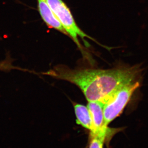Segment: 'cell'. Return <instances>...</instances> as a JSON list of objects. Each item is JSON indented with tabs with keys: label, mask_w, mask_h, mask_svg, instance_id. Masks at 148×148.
<instances>
[{
	"label": "cell",
	"mask_w": 148,
	"mask_h": 148,
	"mask_svg": "<svg viewBox=\"0 0 148 148\" xmlns=\"http://www.w3.org/2000/svg\"><path fill=\"white\" fill-rule=\"evenodd\" d=\"M140 72V66H137L109 69H72L59 65L42 74L71 83L81 90L88 101L103 104L120 88L133 82Z\"/></svg>",
	"instance_id": "6da1fadb"
},
{
	"label": "cell",
	"mask_w": 148,
	"mask_h": 148,
	"mask_svg": "<svg viewBox=\"0 0 148 148\" xmlns=\"http://www.w3.org/2000/svg\"><path fill=\"white\" fill-rule=\"evenodd\" d=\"M45 1L60 21L68 35L71 37L78 48L82 51V53H84V51H83L82 47L79 40L78 37L82 38L85 45L87 47H90V45L85 38H88L98 43L94 38L88 36L80 29L75 22L70 9L63 0Z\"/></svg>",
	"instance_id": "7a4b0ae2"
},
{
	"label": "cell",
	"mask_w": 148,
	"mask_h": 148,
	"mask_svg": "<svg viewBox=\"0 0 148 148\" xmlns=\"http://www.w3.org/2000/svg\"><path fill=\"white\" fill-rule=\"evenodd\" d=\"M140 83L135 82L125 86L115 92L103 103V114L106 125L120 115L133 94L140 86Z\"/></svg>",
	"instance_id": "3957f363"
},
{
	"label": "cell",
	"mask_w": 148,
	"mask_h": 148,
	"mask_svg": "<svg viewBox=\"0 0 148 148\" xmlns=\"http://www.w3.org/2000/svg\"><path fill=\"white\" fill-rule=\"evenodd\" d=\"M91 114L93 124L91 133H97L107 130L108 127L105 124L103 104L99 101H88L87 105Z\"/></svg>",
	"instance_id": "277c9868"
},
{
	"label": "cell",
	"mask_w": 148,
	"mask_h": 148,
	"mask_svg": "<svg viewBox=\"0 0 148 148\" xmlns=\"http://www.w3.org/2000/svg\"><path fill=\"white\" fill-rule=\"evenodd\" d=\"M37 3L38 9L40 16L48 27L58 30L66 36H69L46 1L45 0H37Z\"/></svg>",
	"instance_id": "5b68a950"
},
{
	"label": "cell",
	"mask_w": 148,
	"mask_h": 148,
	"mask_svg": "<svg viewBox=\"0 0 148 148\" xmlns=\"http://www.w3.org/2000/svg\"><path fill=\"white\" fill-rule=\"evenodd\" d=\"M77 124L91 131L93 124L91 114L88 108L82 104L75 103L74 105Z\"/></svg>",
	"instance_id": "8992f818"
},
{
	"label": "cell",
	"mask_w": 148,
	"mask_h": 148,
	"mask_svg": "<svg viewBox=\"0 0 148 148\" xmlns=\"http://www.w3.org/2000/svg\"><path fill=\"white\" fill-rule=\"evenodd\" d=\"M120 130V128H109L107 130L96 134L90 133V140L88 148H103L104 141L107 137H112Z\"/></svg>",
	"instance_id": "52a82bcc"
},
{
	"label": "cell",
	"mask_w": 148,
	"mask_h": 148,
	"mask_svg": "<svg viewBox=\"0 0 148 148\" xmlns=\"http://www.w3.org/2000/svg\"><path fill=\"white\" fill-rule=\"evenodd\" d=\"M6 66L5 65H3L1 64H0V69H6Z\"/></svg>",
	"instance_id": "ba28073f"
}]
</instances>
